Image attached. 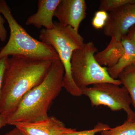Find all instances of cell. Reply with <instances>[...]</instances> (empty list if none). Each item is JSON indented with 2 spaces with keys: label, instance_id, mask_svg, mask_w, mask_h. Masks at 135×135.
<instances>
[{
  "label": "cell",
  "instance_id": "11",
  "mask_svg": "<svg viewBox=\"0 0 135 135\" xmlns=\"http://www.w3.org/2000/svg\"><path fill=\"white\" fill-rule=\"evenodd\" d=\"M121 41L112 38L109 45L103 50L97 52L95 57L100 65L106 66L107 68L113 67L118 63L124 53Z\"/></svg>",
  "mask_w": 135,
  "mask_h": 135
},
{
  "label": "cell",
  "instance_id": "23",
  "mask_svg": "<svg viewBox=\"0 0 135 135\" xmlns=\"http://www.w3.org/2000/svg\"><path fill=\"white\" fill-rule=\"evenodd\" d=\"M5 135H23L22 134L20 131L16 128L11 130L9 132H8Z\"/></svg>",
  "mask_w": 135,
  "mask_h": 135
},
{
  "label": "cell",
  "instance_id": "5",
  "mask_svg": "<svg viewBox=\"0 0 135 135\" xmlns=\"http://www.w3.org/2000/svg\"><path fill=\"white\" fill-rule=\"evenodd\" d=\"M98 49L92 42L84 43L83 47L74 51L72 57L71 73L73 80L80 90L90 85L109 83L120 86L119 79L109 75L107 68L99 64L95 58Z\"/></svg>",
  "mask_w": 135,
  "mask_h": 135
},
{
  "label": "cell",
  "instance_id": "24",
  "mask_svg": "<svg viewBox=\"0 0 135 135\" xmlns=\"http://www.w3.org/2000/svg\"><path fill=\"white\" fill-rule=\"evenodd\" d=\"M134 64V65H135V63Z\"/></svg>",
  "mask_w": 135,
  "mask_h": 135
},
{
  "label": "cell",
  "instance_id": "19",
  "mask_svg": "<svg viewBox=\"0 0 135 135\" xmlns=\"http://www.w3.org/2000/svg\"><path fill=\"white\" fill-rule=\"evenodd\" d=\"M106 21L103 20L94 16L92 19V24L95 29L99 30L104 29L106 24Z\"/></svg>",
  "mask_w": 135,
  "mask_h": 135
},
{
  "label": "cell",
  "instance_id": "10",
  "mask_svg": "<svg viewBox=\"0 0 135 135\" xmlns=\"http://www.w3.org/2000/svg\"><path fill=\"white\" fill-rule=\"evenodd\" d=\"M61 0H39L36 13L28 17L26 22L27 26H33L40 29L44 27L51 30L55 26L53 18Z\"/></svg>",
  "mask_w": 135,
  "mask_h": 135
},
{
  "label": "cell",
  "instance_id": "12",
  "mask_svg": "<svg viewBox=\"0 0 135 135\" xmlns=\"http://www.w3.org/2000/svg\"><path fill=\"white\" fill-rule=\"evenodd\" d=\"M124 53L118 63L113 67L107 68L109 75L114 79L118 78L119 74L125 68L135 63V44L126 36L122 40Z\"/></svg>",
  "mask_w": 135,
  "mask_h": 135
},
{
  "label": "cell",
  "instance_id": "2",
  "mask_svg": "<svg viewBox=\"0 0 135 135\" xmlns=\"http://www.w3.org/2000/svg\"><path fill=\"white\" fill-rule=\"evenodd\" d=\"M64 69L60 59L53 61L44 80L22 98L16 109L7 117L8 125L45 119L53 101L63 88Z\"/></svg>",
  "mask_w": 135,
  "mask_h": 135
},
{
  "label": "cell",
  "instance_id": "18",
  "mask_svg": "<svg viewBox=\"0 0 135 135\" xmlns=\"http://www.w3.org/2000/svg\"><path fill=\"white\" fill-rule=\"evenodd\" d=\"M5 19L3 16L0 14V41L2 42H4L7 39V29L5 27Z\"/></svg>",
  "mask_w": 135,
  "mask_h": 135
},
{
  "label": "cell",
  "instance_id": "15",
  "mask_svg": "<svg viewBox=\"0 0 135 135\" xmlns=\"http://www.w3.org/2000/svg\"><path fill=\"white\" fill-rule=\"evenodd\" d=\"M135 0H101L99 10L110 12L115 11Z\"/></svg>",
  "mask_w": 135,
  "mask_h": 135
},
{
  "label": "cell",
  "instance_id": "4",
  "mask_svg": "<svg viewBox=\"0 0 135 135\" xmlns=\"http://www.w3.org/2000/svg\"><path fill=\"white\" fill-rule=\"evenodd\" d=\"M54 23L53 29H42L39 39L53 47L58 54L64 69L63 88L73 96H81L82 92L75 85L72 76L71 61L74 51L83 47L84 39L78 31L71 27L64 26L58 22Z\"/></svg>",
  "mask_w": 135,
  "mask_h": 135
},
{
  "label": "cell",
  "instance_id": "8",
  "mask_svg": "<svg viewBox=\"0 0 135 135\" xmlns=\"http://www.w3.org/2000/svg\"><path fill=\"white\" fill-rule=\"evenodd\" d=\"M87 9L84 0H61L54 17L60 24L78 31L81 23L86 17Z\"/></svg>",
  "mask_w": 135,
  "mask_h": 135
},
{
  "label": "cell",
  "instance_id": "22",
  "mask_svg": "<svg viewBox=\"0 0 135 135\" xmlns=\"http://www.w3.org/2000/svg\"><path fill=\"white\" fill-rule=\"evenodd\" d=\"M8 116L0 114V129L3 127L8 125Z\"/></svg>",
  "mask_w": 135,
  "mask_h": 135
},
{
  "label": "cell",
  "instance_id": "21",
  "mask_svg": "<svg viewBox=\"0 0 135 135\" xmlns=\"http://www.w3.org/2000/svg\"><path fill=\"white\" fill-rule=\"evenodd\" d=\"M126 36L135 44V25L129 29Z\"/></svg>",
  "mask_w": 135,
  "mask_h": 135
},
{
  "label": "cell",
  "instance_id": "16",
  "mask_svg": "<svg viewBox=\"0 0 135 135\" xmlns=\"http://www.w3.org/2000/svg\"><path fill=\"white\" fill-rule=\"evenodd\" d=\"M110 128V126L107 124L98 122L92 129L77 131L76 129H74L71 131L63 133L61 135H95L97 133H100L101 131L107 130Z\"/></svg>",
  "mask_w": 135,
  "mask_h": 135
},
{
  "label": "cell",
  "instance_id": "9",
  "mask_svg": "<svg viewBox=\"0 0 135 135\" xmlns=\"http://www.w3.org/2000/svg\"><path fill=\"white\" fill-rule=\"evenodd\" d=\"M15 126L23 135H61L74 129L66 127L62 122L54 116L33 122H16Z\"/></svg>",
  "mask_w": 135,
  "mask_h": 135
},
{
  "label": "cell",
  "instance_id": "7",
  "mask_svg": "<svg viewBox=\"0 0 135 135\" xmlns=\"http://www.w3.org/2000/svg\"><path fill=\"white\" fill-rule=\"evenodd\" d=\"M135 25V0L115 11L109 12L103 29L105 35L121 41Z\"/></svg>",
  "mask_w": 135,
  "mask_h": 135
},
{
  "label": "cell",
  "instance_id": "6",
  "mask_svg": "<svg viewBox=\"0 0 135 135\" xmlns=\"http://www.w3.org/2000/svg\"><path fill=\"white\" fill-rule=\"evenodd\" d=\"M82 95L88 97L92 107L104 105L113 111L123 110L128 120L135 121V112L131 109L132 101L124 86L102 83L81 90Z\"/></svg>",
  "mask_w": 135,
  "mask_h": 135
},
{
  "label": "cell",
  "instance_id": "17",
  "mask_svg": "<svg viewBox=\"0 0 135 135\" xmlns=\"http://www.w3.org/2000/svg\"><path fill=\"white\" fill-rule=\"evenodd\" d=\"M9 57H5L0 59V99L2 92L3 78Z\"/></svg>",
  "mask_w": 135,
  "mask_h": 135
},
{
  "label": "cell",
  "instance_id": "13",
  "mask_svg": "<svg viewBox=\"0 0 135 135\" xmlns=\"http://www.w3.org/2000/svg\"><path fill=\"white\" fill-rule=\"evenodd\" d=\"M118 78L121 84L126 88L135 109V65L129 66L119 74Z\"/></svg>",
  "mask_w": 135,
  "mask_h": 135
},
{
  "label": "cell",
  "instance_id": "20",
  "mask_svg": "<svg viewBox=\"0 0 135 135\" xmlns=\"http://www.w3.org/2000/svg\"><path fill=\"white\" fill-rule=\"evenodd\" d=\"M94 16L103 20L107 22L109 18V13L104 11L99 10L95 12Z\"/></svg>",
  "mask_w": 135,
  "mask_h": 135
},
{
  "label": "cell",
  "instance_id": "1",
  "mask_svg": "<svg viewBox=\"0 0 135 135\" xmlns=\"http://www.w3.org/2000/svg\"><path fill=\"white\" fill-rule=\"evenodd\" d=\"M54 61L20 56L9 57L0 99V114H11L23 97L42 82Z\"/></svg>",
  "mask_w": 135,
  "mask_h": 135
},
{
  "label": "cell",
  "instance_id": "14",
  "mask_svg": "<svg viewBox=\"0 0 135 135\" xmlns=\"http://www.w3.org/2000/svg\"><path fill=\"white\" fill-rule=\"evenodd\" d=\"M101 135H135V121L127 120L120 126L100 133Z\"/></svg>",
  "mask_w": 135,
  "mask_h": 135
},
{
  "label": "cell",
  "instance_id": "3",
  "mask_svg": "<svg viewBox=\"0 0 135 135\" xmlns=\"http://www.w3.org/2000/svg\"><path fill=\"white\" fill-rule=\"evenodd\" d=\"M0 14L7 22L10 29L9 39L0 49V59L9 56H20L41 59H59L53 47L31 36L17 22L7 2L0 1Z\"/></svg>",
  "mask_w": 135,
  "mask_h": 135
}]
</instances>
